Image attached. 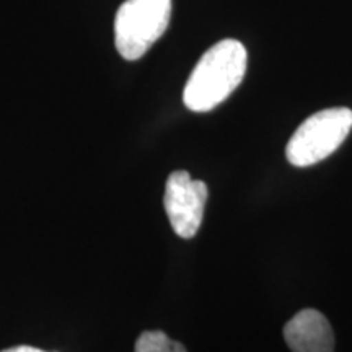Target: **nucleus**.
I'll return each mask as SVG.
<instances>
[{
  "label": "nucleus",
  "mask_w": 352,
  "mask_h": 352,
  "mask_svg": "<svg viewBox=\"0 0 352 352\" xmlns=\"http://www.w3.org/2000/svg\"><path fill=\"white\" fill-rule=\"evenodd\" d=\"M246 60L245 46L236 39H223L206 51L184 87L186 108L208 113L223 103L243 80Z\"/></svg>",
  "instance_id": "obj_1"
},
{
  "label": "nucleus",
  "mask_w": 352,
  "mask_h": 352,
  "mask_svg": "<svg viewBox=\"0 0 352 352\" xmlns=\"http://www.w3.org/2000/svg\"><path fill=\"white\" fill-rule=\"evenodd\" d=\"M352 129V109L329 108L308 116L290 138L285 155L290 165L305 168L336 152Z\"/></svg>",
  "instance_id": "obj_2"
},
{
  "label": "nucleus",
  "mask_w": 352,
  "mask_h": 352,
  "mask_svg": "<svg viewBox=\"0 0 352 352\" xmlns=\"http://www.w3.org/2000/svg\"><path fill=\"white\" fill-rule=\"evenodd\" d=\"M171 19V0H126L114 20V44L126 60H138L162 38Z\"/></svg>",
  "instance_id": "obj_3"
},
{
  "label": "nucleus",
  "mask_w": 352,
  "mask_h": 352,
  "mask_svg": "<svg viewBox=\"0 0 352 352\" xmlns=\"http://www.w3.org/2000/svg\"><path fill=\"white\" fill-rule=\"evenodd\" d=\"M209 189L201 179H192L188 171H173L166 179L165 210L175 233L192 239L199 230Z\"/></svg>",
  "instance_id": "obj_4"
},
{
  "label": "nucleus",
  "mask_w": 352,
  "mask_h": 352,
  "mask_svg": "<svg viewBox=\"0 0 352 352\" xmlns=\"http://www.w3.org/2000/svg\"><path fill=\"white\" fill-rule=\"evenodd\" d=\"M292 352H334V333L327 316L314 308L298 311L284 327Z\"/></svg>",
  "instance_id": "obj_5"
},
{
  "label": "nucleus",
  "mask_w": 352,
  "mask_h": 352,
  "mask_svg": "<svg viewBox=\"0 0 352 352\" xmlns=\"http://www.w3.org/2000/svg\"><path fill=\"white\" fill-rule=\"evenodd\" d=\"M135 352H186L182 342L170 340L164 331H144L135 341Z\"/></svg>",
  "instance_id": "obj_6"
},
{
  "label": "nucleus",
  "mask_w": 352,
  "mask_h": 352,
  "mask_svg": "<svg viewBox=\"0 0 352 352\" xmlns=\"http://www.w3.org/2000/svg\"><path fill=\"white\" fill-rule=\"evenodd\" d=\"M2 352H46V351H41L38 349V347H32V346H15Z\"/></svg>",
  "instance_id": "obj_7"
}]
</instances>
